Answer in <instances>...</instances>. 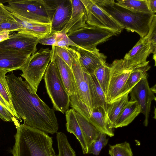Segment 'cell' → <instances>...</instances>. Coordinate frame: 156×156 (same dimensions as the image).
I'll use <instances>...</instances> for the list:
<instances>
[{"label":"cell","mask_w":156,"mask_h":156,"mask_svg":"<svg viewBox=\"0 0 156 156\" xmlns=\"http://www.w3.org/2000/svg\"><path fill=\"white\" fill-rule=\"evenodd\" d=\"M51 58V50L41 48L32 54L20 75L36 92Z\"/></svg>","instance_id":"obj_6"},{"label":"cell","mask_w":156,"mask_h":156,"mask_svg":"<svg viewBox=\"0 0 156 156\" xmlns=\"http://www.w3.org/2000/svg\"><path fill=\"white\" fill-rule=\"evenodd\" d=\"M20 26L17 22L4 21L0 23V32L9 31L11 33L18 32L21 30Z\"/></svg>","instance_id":"obj_35"},{"label":"cell","mask_w":156,"mask_h":156,"mask_svg":"<svg viewBox=\"0 0 156 156\" xmlns=\"http://www.w3.org/2000/svg\"><path fill=\"white\" fill-rule=\"evenodd\" d=\"M13 107L25 124L51 134L58 129L54 110L37 95L36 92L21 77L12 71L6 76Z\"/></svg>","instance_id":"obj_1"},{"label":"cell","mask_w":156,"mask_h":156,"mask_svg":"<svg viewBox=\"0 0 156 156\" xmlns=\"http://www.w3.org/2000/svg\"><path fill=\"white\" fill-rule=\"evenodd\" d=\"M129 94L127 93L115 101L107 104L105 111L108 124L110 129H114L118 116L129 101Z\"/></svg>","instance_id":"obj_23"},{"label":"cell","mask_w":156,"mask_h":156,"mask_svg":"<svg viewBox=\"0 0 156 156\" xmlns=\"http://www.w3.org/2000/svg\"><path fill=\"white\" fill-rule=\"evenodd\" d=\"M31 56L12 50L0 48V69L9 72L20 70L25 66Z\"/></svg>","instance_id":"obj_15"},{"label":"cell","mask_w":156,"mask_h":156,"mask_svg":"<svg viewBox=\"0 0 156 156\" xmlns=\"http://www.w3.org/2000/svg\"><path fill=\"white\" fill-rule=\"evenodd\" d=\"M11 13L20 26V31L28 33L41 39L47 35L50 32L51 24L27 20L17 15Z\"/></svg>","instance_id":"obj_19"},{"label":"cell","mask_w":156,"mask_h":156,"mask_svg":"<svg viewBox=\"0 0 156 156\" xmlns=\"http://www.w3.org/2000/svg\"><path fill=\"white\" fill-rule=\"evenodd\" d=\"M40 39L28 33L20 31L10 34L7 39L0 42V48L31 55L37 51V46Z\"/></svg>","instance_id":"obj_10"},{"label":"cell","mask_w":156,"mask_h":156,"mask_svg":"<svg viewBox=\"0 0 156 156\" xmlns=\"http://www.w3.org/2000/svg\"><path fill=\"white\" fill-rule=\"evenodd\" d=\"M0 19L6 21L17 22L11 13L5 8L3 3L0 2Z\"/></svg>","instance_id":"obj_37"},{"label":"cell","mask_w":156,"mask_h":156,"mask_svg":"<svg viewBox=\"0 0 156 156\" xmlns=\"http://www.w3.org/2000/svg\"><path fill=\"white\" fill-rule=\"evenodd\" d=\"M141 113L140 106L135 101L130 100L118 116L114 128L128 126Z\"/></svg>","instance_id":"obj_22"},{"label":"cell","mask_w":156,"mask_h":156,"mask_svg":"<svg viewBox=\"0 0 156 156\" xmlns=\"http://www.w3.org/2000/svg\"><path fill=\"white\" fill-rule=\"evenodd\" d=\"M0 104L1 105H2V106L4 107L7 110H8L14 116L11 108L9 107V106L8 105L7 103L5 101L3 98L2 97V96H1L0 94Z\"/></svg>","instance_id":"obj_41"},{"label":"cell","mask_w":156,"mask_h":156,"mask_svg":"<svg viewBox=\"0 0 156 156\" xmlns=\"http://www.w3.org/2000/svg\"><path fill=\"white\" fill-rule=\"evenodd\" d=\"M115 3L118 5L132 11L152 13L149 9L147 0H119Z\"/></svg>","instance_id":"obj_29"},{"label":"cell","mask_w":156,"mask_h":156,"mask_svg":"<svg viewBox=\"0 0 156 156\" xmlns=\"http://www.w3.org/2000/svg\"><path fill=\"white\" fill-rule=\"evenodd\" d=\"M72 11L71 0H59L51 21L50 33L62 32L70 18Z\"/></svg>","instance_id":"obj_16"},{"label":"cell","mask_w":156,"mask_h":156,"mask_svg":"<svg viewBox=\"0 0 156 156\" xmlns=\"http://www.w3.org/2000/svg\"><path fill=\"white\" fill-rule=\"evenodd\" d=\"M9 72L7 70L0 69V94L11 108L14 116L18 120H20L12 102L11 95L6 77V74Z\"/></svg>","instance_id":"obj_27"},{"label":"cell","mask_w":156,"mask_h":156,"mask_svg":"<svg viewBox=\"0 0 156 156\" xmlns=\"http://www.w3.org/2000/svg\"><path fill=\"white\" fill-rule=\"evenodd\" d=\"M74 50L73 48H64L55 46H52L51 56H58L71 68Z\"/></svg>","instance_id":"obj_31"},{"label":"cell","mask_w":156,"mask_h":156,"mask_svg":"<svg viewBox=\"0 0 156 156\" xmlns=\"http://www.w3.org/2000/svg\"><path fill=\"white\" fill-rule=\"evenodd\" d=\"M58 154L56 156H76V153L69 144L66 136L62 132L56 133Z\"/></svg>","instance_id":"obj_30"},{"label":"cell","mask_w":156,"mask_h":156,"mask_svg":"<svg viewBox=\"0 0 156 156\" xmlns=\"http://www.w3.org/2000/svg\"><path fill=\"white\" fill-rule=\"evenodd\" d=\"M51 59L55 61L61 79L69 96L77 95L80 98L72 68L57 55L51 56Z\"/></svg>","instance_id":"obj_17"},{"label":"cell","mask_w":156,"mask_h":156,"mask_svg":"<svg viewBox=\"0 0 156 156\" xmlns=\"http://www.w3.org/2000/svg\"><path fill=\"white\" fill-rule=\"evenodd\" d=\"M76 114L89 150V148L91 144L96 139L100 131L80 114L76 111Z\"/></svg>","instance_id":"obj_25"},{"label":"cell","mask_w":156,"mask_h":156,"mask_svg":"<svg viewBox=\"0 0 156 156\" xmlns=\"http://www.w3.org/2000/svg\"><path fill=\"white\" fill-rule=\"evenodd\" d=\"M77 52L80 64L83 69L89 74H93L100 65L106 63L107 57L98 48L88 50L74 47Z\"/></svg>","instance_id":"obj_14"},{"label":"cell","mask_w":156,"mask_h":156,"mask_svg":"<svg viewBox=\"0 0 156 156\" xmlns=\"http://www.w3.org/2000/svg\"><path fill=\"white\" fill-rule=\"evenodd\" d=\"M87 120L99 131L110 137L114 136V129H111L109 127L105 110L103 107L99 106L93 108Z\"/></svg>","instance_id":"obj_21"},{"label":"cell","mask_w":156,"mask_h":156,"mask_svg":"<svg viewBox=\"0 0 156 156\" xmlns=\"http://www.w3.org/2000/svg\"><path fill=\"white\" fill-rule=\"evenodd\" d=\"M72 11L70 18L60 32L66 34L78 30L86 25V12L81 0H71Z\"/></svg>","instance_id":"obj_18"},{"label":"cell","mask_w":156,"mask_h":156,"mask_svg":"<svg viewBox=\"0 0 156 156\" xmlns=\"http://www.w3.org/2000/svg\"><path fill=\"white\" fill-rule=\"evenodd\" d=\"M57 33H49L45 37L41 39L39 43L43 45L55 46L57 41Z\"/></svg>","instance_id":"obj_38"},{"label":"cell","mask_w":156,"mask_h":156,"mask_svg":"<svg viewBox=\"0 0 156 156\" xmlns=\"http://www.w3.org/2000/svg\"><path fill=\"white\" fill-rule=\"evenodd\" d=\"M4 21H5V20H2L0 19V23H1V22H2Z\"/></svg>","instance_id":"obj_42"},{"label":"cell","mask_w":156,"mask_h":156,"mask_svg":"<svg viewBox=\"0 0 156 156\" xmlns=\"http://www.w3.org/2000/svg\"><path fill=\"white\" fill-rule=\"evenodd\" d=\"M153 50L147 35L140 38L133 48L125 55L124 60L126 65L132 68L148 64L147 58Z\"/></svg>","instance_id":"obj_12"},{"label":"cell","mask_w":156,"mask_h":156,"mask_svg":"<svg viewBox=\"0 0 156 156\" xmlns=\"http://www.w3.org/2000/svg\"><path fill=\"white\" fill-rule=\"evenodd\" d=\"M149 9L151 12L155 14L156 12V0H147Z\"/></svg>","instance_id":"obj_39"},{"label":"cell","mask_w":156,"mask_h":156,"mask_svg":"<svg viewBox=\"0 0 156 156\" xmlns=\"http://www.w3.org/2000/svg\"><path fill=\"white\" fill-rule=\"evenodd\" d=\"M81 0L86 10V24L109 30L116 35L122 32L121 26L93 0Z\"/></svg>","instance_id":"obj_9"},{"label":"cell","mask_w":156,"mask_h":156,"mask_svg":"<svg viewBox=\"0 0 156 156\" xmlns=\"http://www.w3.org/2000/svg\"><path fill=\"white\" fill-rule=\"evenodd\" d=\"M129 93L130 100L136 101L140 108L141 113L145 116L144 124H148L149 115L151 102L156 101L154 92L150 88L147 77L143 78L131 89Z\"/></svg>","instance_id":"obj_11"},{"label":"cell","mask_w":156,"mask_h":156,"mask_svg":"<svg viewBox=\"0 0 156 156\" xmlns=\"http://www.w3.org/2000/svg\"><path fill=\"white\" fill-rule=\"evenodd\" d=\"M147 36L153 50V58L154 60L155 66L156 55V16L155 14L154 15L151 23Z\"/></svg>","instance_id":"obj_34"},{"label":"cell","mask_w":156,"mask_h":156,"mask_svg":"<svg viewBox=\"0 0 156 156\" xmlns=\"http://www.w3.org/2000/svg\"><path fill=\"white\" fill-rule=\"evenodd\" d=\"M123 29L135 32L140 38L148 34L154 15L130 10L117 5L113 0H93Z\"/></svg>","instance_id":"obj_3"},{"label":"cell","mask_w":156,"mask_h":156,"mask_svg":"<svg viewBox=\"0 0 156 156\" xmlns=\"http://www.w3.org/2000/svg\"><path fill=\"white\" fill-rule=\"evenodd\" d=\"M88 80L93 108L101 106L105 110V95L93 74H88Z\"/></svg>","instance_id":"obj_24"},{"label":"cell","mask_w":156,"mask_h":156,"mask_svg":"<svg viewBox=\"0 0 156 156\" xmlns=\"http://www.w3.org/2000/svg\"><path fill=\"white\" fill-rule=\"evenodd\" d=\"M47 93L53 108L63 114L68 109L69 96L61 79L54 59H51L44 76Z\"/></svg>","instance_id":"obj_5"},{"label":"cell","mask_w":156,"mask_h":156,"mask_svg":"<svg viewBox=\"0 0 156 156\" xmlns=\"http://www.w3.org/2000/svg\"><path fill=\"white\" fill-rule=\"evenodd\" d=\"M67 35L79 48L92 50L97 49V45L106 42L116 35L109 30L87 24L82 27L69 33Z\"/></svg>","instance_id":"obj_7"},{"label":"cell","mask_w":156,"mask_h":156,"mask_svg":"<svg viewBox=\"0 0 156 156\" xmlns=\"http://www.w3.org/2000/svg\"><path fill=\"white\" fill-rule=\"evenodd\" d=\"M0 118L5 122H12L16 126L19 125L18 120L14 116L6 109L0 104Z\"/></svg>","instance_id":"obj_36"},{"label":"cell","mask_w":156,"mask_h":156,"mask_svg":"<svg viewBox=\"0 0 156 156\" xmlns=\"http://www.w3.org/2000/svg\"><path fill=\"white\" fill-rule=\"evenodd\" d=\"M109 66L110 78L105 96L107 104L110 103L122 97L126 83L134 69L128 67L123 59L115 60Z\"/></svg>","instance_id":"obj_8"},{"label":"cell","mask_w":156,"mask_h":156,"mask_svg":"<svg viewBox=\"0 0 156 156\" xmlns=\"http://www.w3.org/2000/svg\"><path fill=\"white\" fill-rule=\"evenodd\" d=\"M59 0H10L5 8L25 20L51 24Z\"/></svg>","instance_id":"obj_4"},{"label":"cell","mask_w":156,"mask_h":156,"mask_svg":"<svg viewBox=\"0 0 156 156\" xmlns=\"http://www.w3.org/2000/svg\"><path fill=\"white\" fill-rule=\"evenodd\" d=\"M151 66L148 64L135 68L130 74L123 89L122 96L129 93L133 87L143 78L147 77Z\"/></svg>","instance_id":"obj_26"},{"label":"cell","mask_w":156,"mask_h":156,"mask_svg":"<svg viewBox=\"0 0 156 156\" xmlns=\"http://www.w3.org/2000/svg\"><path fill=\"white\" fill-rule=\"evenodd\" d=\"M74 50L71 68L79 95L82 101L92 111L93 107L88 83V73L82 68L79 62L77 52L75 49Z\"/></svg>","instance_id":"obj_13"},{"label":"cell","mask_w":156,"mask_h":156,"mask_svg":"<svg viewBox=\"0 0 156 156\" xmlns=\"http://www.w3.org/2000/svg\"><path fill=\"white\" fill-rule=\"evenodd\" d=\"M107 135L106 134L99 132L96 139L89 148L88 154L98 155L102 149L108 142V139L106 138Z\"/></svg>","instance_id":"obj_33"},{"label":"cell","mask_w":156,"mask_h":156,"mask_svg":"<svg viewBox=\"0 0 156 156\" xmlns=\"http://www.w3.org/2000/svg\"><path fill=\"white\" fill-rule=\"evenodd\" d=\"M67 131L73 133L78 140L83 154H88V148L73 109H68L65 112Z\"/></svg>","instance_id":"obj_20"},{"label":"cell","mask_w":156,"mask_h":156,"mask_svg":"<svg viewBox=\"0 0 156 156\" xmlns=\"http://www.w3.org/2000/svg\"><path fill=\"white\" fill-rule=\"evenodd\" d=\"M16 128L13 156H56L52 138L47 133L24 124Z\"/></svg>","instance_id":"obj_2"},{"label":"cell","mask_w":156,"mask_h":156,"mask_svg":"<svg viewBox=\"0 0 156 156\" xmlns=\"http://www.w3.org/2000/svg\"><path fill=\"white\" fill-rule=\"evenodd\" d=\"M108 154L110 156H133L130 145L126 141L109 145Z\"/></svg>","instance_id":"obj_32"},{"label":"cell","mask_w":156,"mask_h":156,"mask_svg":"<svg viewBox=\"0 0 156 156\" xmlns=\"http://www.w3.org/2000/svg\"><path fill=\"white\" fill-rule=\"evenodd\" d=\"M11 32L7 31L0 32V42L7 39Z\"/></svg>","instance_id":"obj_40"},{"label":"cell","mask_w":156,"mask_h":156,"mask_svg":"<svg viewBox=\"0 0 156 156\" xmlns=\"http://www.w3.org/2000/svg\"><path fill=\"white\" fill-rule=\"evenodd\" d=\"M110 72V66L105 63L99 66L93 73L105 96L109 84Z\"/></svg>","instance_id":"obj_28"}]
</instances>
